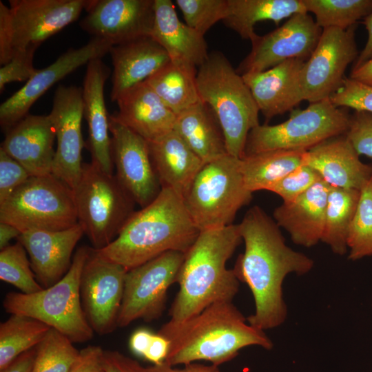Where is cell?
Here are the masks:
<instances>
[{
    "mask_svg": "<svg viewBox=\"0 0 372 372\" xmlns=\"http://www.w3.org/2000/svg\"><path fill=\"white\" fill-rule=\"evenodd\" d=\"M238 226L245 250L233 269L254 299L255 312L247 318V322L265 331L281 325L287 318L282 296L285 277L308 273L314 262L288 247L277 223L258 206L249 209Z\"/></svg>",
    "mask_w": 372,
    "mask_h": 372,
    "instance_id": "obj_1",
    "label": "cell"
},
{
    "mask_svg": "<svg viewBox=\"0 0 372 372\" xmlns=\"http://www.w3.org/2000/svg\"><path fill=\"white\" fill-rule=\"evenodd\" d=\"M158 334L169 342L165 362L175 366L203 360L219 366L249 346L273 348L264 331L250 325L232 301L214 303L181 322L168 321Z\"/></svg>",
    "mask_w": 372,
    "mask_h": 372,
    "instance_id": "obj_2",
    "label": "cell"
},
{
    "mask_svg": "<svg viewBox=\"0 0 372 372\" xmlns=\"http://www.w3.org/2000/svg\"><path fill=\"white\" fill-rule=\"evenodd\" d=\"M200 232L183 196L162 188L152 203L132 214L110 245L95 250L128 271L169 251L185 254Z\"/></svg>",
    "mask_w": 372,
    "mask_h": 372,
    "instance_id": "obj_3",
    "label": "cell"
},
{
    "mask_svg": "<svg viewBox=\"0 0 372 372\" xmlns=\"http://www.w3.org/2000/svg\"><path fill=\"white\" fill-rule=\"evenodd\" d=\"M242 240L238 224L199 233L185 254L169 321L181 322L214 303L232 301L239 280L226 263Z\"/></svg>",
    "mask_w": 372,
    "mask_h": 372,
    "instance_id": "obj_4",
    "label": "cell"
},
{
    "mask_svg": "<svg viewBox=\"0 0 372 372\" xmlns=\"http://www.w3.org/2000/svg\"><path fill=\"white\" fill-rule=\"evenodd\" d=\"M196 85L201 101L220 123L227 153L242 158L249 132L260 125L259 109L242 76L222 52L215 51L197 70Z\"/></svg>",
    "mask_w": 372,
    "mask_h": 372,
    "instance_id": "obj_5",
    "label": "cell"
},
{
    "mask_svg": "<svg viewBox=\"0 0 372 372\" xmlns=\"http://www.w3.org/2000/svg\"><path fill=\"white\" fill-rule=\"evenodd\" d=\"M90 247L76 249L66 274L52 286L30 294L8 292L3 301L6 311L37 319L66 336L73 343L91 340L94 331L84 313L80 281Z\"/></svg>",
    "mask_w": 372,
    "mask_h": 372,
    "instance_id": "obj_6",
    "label": "cell"
},
{
    "mask_svg": "<svg viewBox=\"0 0 372 372\" xmlns=\"http://www.w3.org/2000/svg\"><path fill=\"white\" fill-rule=\"evenodd\" d=\"M183 198L200 231L232 225L237 212L252 198L240 158L227 154L204 163Z\"/></svg>",
    "mask_w": 372,
    "mask_h": 372,
    "instance_id": "obj_7",
    "label": "cell"
},
{
    "mask_svg": "<svg viewBox=\"0 0 372 372\" xmlns=\"http://www.w3.org/2000/svg\"><path fill=\"white\" fill-rule=\"evenodd\" d=\"M73 192L78 223L94 249L110 245L135 211V202L116 176L103 172L92 163H83Z\"/></svg>",
    "mask_w": 372,
    "mask_h": 372,
    "instance_id": "obj_8",
    "label": "cell"
},
{
    "mask_svg": "<svg viewBox=\"0 0 372 372\" xmlns=\"http://www.w3.org/2000/svg\"><path fill=\"white\" fill-rule=\"evenodd\" d=\"M88 0L0 1V63L30 48H38L46 39L73 23Z\"/></svg>",
    "mask_w": 372,
    "mask_h": 372,
    "instance_id": "obj_9",
    "label": "cell"
},
{
    "mask_svg": "<svg viewBox=\"0 0 372 372\" xmlns=\"http://www.w3.org/2000/svg\"><path fill=\"white\" fill-rule=\"evenodd\" d=\"M0 223L21 233L70 228L78 223L73 189L52 174L30 176L0 203Z\"/></svg>",
    "mask_w": 372,
    "mask_h": 372,
    "instance_id": "obj_10",
    "label": "cell"
},
{
    "mask_svg": "<svg viewBox=\"0 0 372 372\" xmlns=\"http://www.w3.org/2000/svg\"><path fill=\"white\" fill-rule=\"evenodd\" d=\"M350 116L346 108L335 106L329 99L309 103L304 110L293 111L285 122L253 128L246 140L244 156L273 150L307 151L345 134Z\"/></svg>",
    "mask_w": 372,
    "mask_h": 372,
    "instance_id": "obj_11",
    "label": "cell"
},
{
    "mask_svg": "<svg viewBox=\"0 0 372 372\" xmlns=\"http://www.w3.org/2000/svg\"><path fill=\"white\" fill-rule=\"evenodd\" d=\"M185 253L169 251L127 271L118 327L137 320L158 319L165 308L167 293L177 282Z\"/></svg>",
    "mask_w": 372,
    "mask_h": 372,
    "instance_id": "obj_12",
    "label": "cell"
},
{
    "mask_svg": "<svg viewBox=\"0 0 372 372\" xmlns=\"http://www.w3.org/2000/svg\"><path fill=\"white\" fill-rule=\"evenodd\" d=\"M355 25L346 29H322L319 41L300 74L304 101L329 99L340 87L348 65L358 56Z\"/></svg>",
    "mask_w": 372,
    "mask_h": 372,
    "instance_id": "obj_13",
    "label": "cell"
},
{
    "mask_svg": "<svg viewBox=\"0 0 372 372\" xmlns=\"http://www.w3.org/2000/svg\"><path fill=\"white\" fill-rule=\"evenodd\" d=\"M127 271L90 247L81 273L80 294L86 319L99 335L110 333L118 327Z\"/></svg>",
    "mask_w": 372,
    "mask_h": 372,
    "instance_id": "obj_14",
    "label": "cell"
},
{
    "mask_svg": "<svg viewBox=\"0 0 372 372\" xmlns=\"http://www.w3.org/2000/svg\"><path fill=\"white\" fill-rule=\"evenodd\" d=\"M322 29L308 12L296 13L277 29L251 41V50L236 70L243 75L269 70L291 59L307 61L315 50Z\"/></svg>",
    "mask_w": 372,
    "mask_h": 372,
    "instance_id": "obj_15",
    "label": "cell"
},
{
    "mask_svg": "<svg viewBox=\"0 0 372 372\" xmlns=\"http://www.w3.org/2000/svg\"><path fill=\"white\" fill-rule=\"evenodd\" d=\"M112 158L116 177L141 208L152 203L162 187L152 163L148 142L109 116Z\"/></svg>",
    "mask_w": 372,
    "mask_h": 372,
    "instance_id": "obj_16",
    "label": "cell"
},
{
    "mask_svg": "<svg viewBox=\"0 0 372 372\" xmlns=\"http://www.w3.org/2000/svg\"><path fill=\"white\" fill-rule=\"evenodd\" d=\"M83 113L82 87L60 85L54 92L52 110L48 114L57 141L52 174L72 189L82 172Z\"/></svg>",
    "mask_w": 372,
    "mask_h": 372,
    "instance_id": "obj_17",
    "label": "cell"
},
{
    "mask_svg": "<svg viewBox=\"0 0 372 372\" xmlns=\"http://www.w3.org/2000/svg\"><path fill=\"white\" fill-rule=\"evenodd\" d=\"M154 0H88L87 15L79 23L92 38L112 46L151 36Z\"/></svg>",
    "mask_w": 372,
    "mask_h": 372,
    "instance_id": "obj_18",
    "label": "cell"
},
{
    "mask_svg": "<svg viewBox=\"0 0 372 372\" xmlns=\"http://www.w3.org/2000/svg\"><path fill=\"white\" fill-rule=\"evenodd\" d=\"M112 45L107 41L92 38L79 48H70L54 62L37 72L0 106V124L10 129L25 116L32 105L52 86L90 61L110 53Z\"/></svg>",
    "mask_w": 372,
    "mask_h": 372,
    "instance_id": "obj_19",
    "label": "cell"
},
{
    "mask_svg": "<svg viewBox=\"0 0 372 372\" xmlns=\"http://www.w3.org/2000/svg\"><path fill=\"white\" fill-rule=\"evenodd\" d=\"M84 234L80 224L60 231L33 230L17 238L25 247L39 283L45 289L59 281L72 265L74 249Z\"/></svg>",
    "mask_w": 372,
    "mask_h": 372,
    "instance_id": "obj_20",
    "label": "cell"
},
{
    "mask_svg": "<svg viewBox=\"0 0 372 372\" xmlns=\"http://www.w3.org/2000/svg\"><path fill=\"white\" fill-rule=\"evenodd\" d=\"M56 132L49 115L28 114L8 130L1 148L31 176L52 174Z\"/></svg>",
    "mask_w": 372,
    "mask_h": 372,
    "instance_id": "obj_21",
    "label": "cell"
},
{
    "mask_svg": "<svg viewBox=\"0 0 372 372\" xmlns=\"http://www.w3.org/2000/svg\"><path fill=\"white\" fill-rule=\"evenodd\" d=\"M110 70L101 59L90 61L83 81V100L84 116L88 126L87 148L91 163L103 172L113 174L112 140L110 136L109 116L105 97V83Z\"/></svg>",
    "mask_w": 372,
    "mask_h": 372,
    "instance_id": "obj_22",
    "label": "cell"
},
{
    "mask_svg": "<svg viewBox=\"0 0 372 372\" xmlns=\"http://www.w3.org/2000/svg\"><path fill=\"white\" fill-rule=\"evenodd\" d=\"M305 61L288 59L265 71L241 75L267 121L304 101L300 74Z\"/></svg>",
    "mask_w": 372,
    "mask_h": 372,
    "instance_id": "obj_23",
    "label": "cell"
},
{
    "mask_svg": "<svg viewBox=\"0 0 372 372\" xmlns=\"http://www.w3.org/2000/svg\"><path fill=\"white\" fill-rule=\"evenodd\" d=\"M303 164L331 186L361 190L372 178V165L364 163L345 134L330 138L306 151Z\"/></svg>",
    "mask_w": 372,
    "mask_h": 372,
    "instance_id": "obj_24",
    "label": "cell"
},
{
    "mask_svg": "<svg viewBox=\"0 0 372 372\" xmlns=\"http://www.w3.org/2000/svg\"><path fill=\"white\" fill-rule=\"evenodd\" d=\"M110 54L113 66L110 94L113 102L132 87L145 81L171 60L151 36L114 45Z\"/></svg>",
    "mask_w": 372,
    "mask_h": 372,
    "instance_id": "obj_25",
    "label": "cell"
},
{
    "mask_svg": "<svg viewBox=\"0 0 372 372\" xmlns=\"http://www.w3.org/2000/svg\"><path fill=\"white\" fill-rule=\"evenodd\" d=\"M330 189L331 185L321 180L293 201L282 203L274 209L275 222L295 244L311 247L321 241Z\"/></svg>",
    "mask_w": 372,
    "mask_h": 372,
    "instance_id": "obj_26",
    "label": "cell"
},
{
    "mask_svg": "<svg viewBox=\"0 0 372 372\" xmlns=\"http://www.w3.org/2000/svg\"><path fill=\"white\" fill-rule=\"evenodd\" d=\"M113 116L147 142L174 130L176 115L144 81L123 94L116 101Z\"/></svg>",
    "mask_w": 372,
    "mask_h": 372,
    "instance_id": "obj_27",
    "label": "cell"
},
{
    "mask_svg": "<svg viewBox=\"0 0 372 372\" xmlns=\"http://www.w3.org/2000/svg\"><path fill=\"white\" fill-rule=\"evenodd\" d=\"M154 23L151 37L172 61L200 67L207 59L204 35L183 23L171 0H154Z\"/></svg>",
    "mask_w": 372,
    "mask_h": 372,
    "instance_id": "obj_28",
    "label": "cell"
},
{
    "mask_svg": "<svg viewBox=\"0 0 372 372\" xmlns=\"http://www.w3.org/2000/svg\"><path fill=\"white\" fill-rule=\"evenodd\" d=\"M148 145L162 188L173 189L183 196L204 163L174 130Z\"/></svg>",
    "mask_w": 372,
    "mask_h": 372,
    "instance_id": "obj_29",
    "label": "cell"
},
{
    "mask_svg": "<svg viewBox=\"0 0 372 372\" xmlns=\"http://www.w3.org/2000/svg\"><path fill=\"white\" fill-rule=\"evenodd\" d=\"M174 130L204 163L228 154L220 123L203 101L176 115Z\"/></svg>",
    "mask_w": 372,
    "mask_h": 372,
    "instance_id": "obj_30",
    "label": "cell"
},
{
    "mask_svg": "<svg viewBox=\"0 0 372 372\" xmlns=\"http://www.w3.org/2000/svg\"><path fill=\"white\" fill-rule=\"evenodd\" d=\"M307 12L302 0H227L225 25L245 39L256 36L254 25L262 21L280 22L296 13Z\"/></svg>",
    "mask_w": 372,
    "mask_h": 372,
    "instance_id": "obj_31",
    "label": "cell"
},
{
    "mask_svg": "<svg viewBox=\"0 0 372 372\" xmlns=\"http://www.w3.org/2000/svg\"><path fill=\"white\" fill-rule=\"evenodd\" d=\"M196 67L170 60L145 82L176 115L201 101Z\"/></svg>",
    "mask_w": 372,
    "mask_h": 372,
    "instance_id": "obj_32",
    "label": "cell"
},
{
    "mask_svg": "<svg viewBox=\"0 0 372 372\" xmlns=\"http://www.w3.org/2000/svg\"><path fill=\"white\" fill-rule=\"evenodd\" d=\"M302 150H273L240 158V170L251 193L269 188L303 164Z\"/></svg>",
    "mask_w": 372,
    "mask_h": 372,
    "instance_id": "obj_33",
    "label": "cell"
},
{
    "mask_svg": "<svg viewBox=\"0 0 372 372\" xmlns=\"http://www.w3.org/2000/svg\"><path fill=\"white\" fill-rule=\"evenodd\" d=\"M360 190L331 186L321 241L333 253L344 255L347 251V236L355 214Z\"/></svg>",
    "mask_w": 372,
    "mask_h": 372,
    "instance_id": "obj_34",
    "label": "cell"
},
{
    "mask_svg": "<svg viewBox=\"0 0 372 372\" xmlns=\"http://www.w3.org/2000/svg\"><path fill=\"white\" fill-rule=\"evenodd\" d=\"M50 329L34 318L11 314L0 324V369L18 355L37 347Z\"/></svg>",
    "mask_w": 372,
    "mask_h": 372,
    "instance_id": "obj_35",
    "label": "cell"
},
{
    "mask_svg": "<svg viewBox=\"0 0 372 372\" xmlns=\"http://www.w3.org/2000/svg\"><path fill=\"white\" fill-rule=\"evenodd\" d=\"M306 11L315 15L322 29L346 30L372 12V0H302Z\"/></svg>",
    "mask_w": 372,
    "mask_h": 372,
    "instance_id": "obj_36",
    "label": "cell"
},
{
    "mask_svg": "<svg viewBox=\"0 0 372 372\" xmlns=\"http://www.w3.org/2000/svg\"><path fill=\"white\" fill-rule=\"evenodd\" d=\"M73 344L51 328L37 347L32 372H70L79 353Z\"/></svg>",
    "mask_w": 372,
    "mask_h": 372,
    "instance_id": "obj_37",
    "label": "cell"
},
{
    "mask_svg": "<svg viewBox=\"0 0 372 372\" xmlns=\"http://www.w3.org/2000/svg\"><path fill=\"white\" fill-rule=\"evenodd\" d=\"M347 247L351 260L372 256V178L360 190L348 232Z\"/></svg>",
    "mask_w": 372,
    "mask_h": 372,
    "instance_id": "obj_38",
    "label": "cell"
},
{
    "mask_svg": "<svg viewBox=\"0 0 372 372\" xmlns=\"http://www.w3.org/2000/svg\"><path fill=\"white\" fill-rule=\"evenodd\" d=\"M0 279L26 294L42 290L23 245L17 240L0 251Z\"/></svg>",
    "mask_w": 372,
    "mask_h": 372,
    "instance_id": "obj_39",
    "label": "cell"
},
{
    "mask_svg": "<svg viewBox=\"0 0 372 372\" xmlns=\"http://www.w3.org/2000/svg\"><path fill=\"white\" fill-rule=\"evenodd\" d=\"M185 23L203 35L227 13V0H176Z\"/></svg>",
    "mask_w": 372,
    "mask_h": 372,
    "instance_id": "obj_40",
    "label": "cell"
},
{
    "mask_svg": "<svg viewBox=\"0 0 372 372\" xmlns=\"http://www.w3.org/2000/svg\"><path fill=\"white\" fill-rule=\"evenodd\" d=\"M323 180L313 168L302 164L272 185L267 191L280 196L283 203H289Z\"/></svg>",
    "mask_w": 372,
    "mask_h": 372,
    "instance_id": "obj_41",
    "label": "cell"
},
{
    "mask_svg": "<svg viewBox=\"0 0 372 372\" xmlns=\"http://www.w3.org/2000/svg\"><path fill=\"white\" fill-rule=\"evenodd\" d=\"M336 107L372 113V86L344 77L340 87L329 97Z\"/></svg>",
    "mask_w": 372,
    "mask_h": 372,
    "instance_id": "obj_42",
    "label": "cell"
},
{
    "mask_svg": "<svg viewBox=\"0 0 372 372\" xmlns=\"http://www.w3.org/2000/svg\"><path fill=\"white\" fill-rule=\"evenodd\" d=\"M345 136L359 156L372 158V113L355 112Z\"/></svg>",
    "mask_w": 372,
    "mask_h": 372,
    "instance_id": "obj_43",
    "label": "cell"
},
{
    "mask_svg": "<svg viewBox=\"0 0 372 372\" xmlns=\"http://www.w3.org/2000/svg\"><path fill=\"white\" fill-rule=\"evenodd\" d=\"M37 48H30L16 54L0 68V92L6 84L15 81H28L38 71L33 66V58Z\"/></svg>",
    "mask_w": 372,
    "mask_h": 372,
    "instance_id": "obj_44",
    "label": "cell"
},
{
    "mask_svg": "<svg viewBox=\"0 0 372 372\" xmlns=\"http://www.w3.org/2000/svg\"><path fill=\"white\" fill-rule=\"evenodd\" d=\"M30 176L23 165L0 148V203Z\"/></svg>",
    "mask_w": 372,
    "mask_h": 372,
    "instance_id": "obj_45",
    "label": "cell"
},
{
    "mask_svg": "<svg viewBox=\"0 0 372 372\" xmlns=\"http://www.w3.org/2000/svg\"><path fill=\"white\" fill-rule=\"evenodd\" d=\"M104 351L97 345H89L82 349L70 372H105Z\"/></svg>",
    "mask_w": 372,
    "mask_h": 372,
    "instance_id": "obj_46",
    "label": "cell"
},
{
    "mask_svg": "<svg viewBox=\"0 0 372 372\" xmlns=\"http://www.w3.org/2000/svg\"><path fill=\"white\" fill-rule=\"evenodd\" d=\"M105 372H142L143 366L117 351H104Z\"/></svg>",
    "mask_w": 372,
    "mask_h": 372,
    "instance_id": "obj_47",
    "label": "cell"
},
{
    "mask_svg": "<svg viewBox=\"0 0 372 372\" xmlns=\"http://www.w3.org/2000/svg\"><path fill=\"white\" fill-rule=\"evenodd\" d=\"M142 372H222L219 366L214 364H203L200 363L192 362L185 364L183 368H175L174 366L163 362L160 364H153L148 367L142 368Z\"/></svg>",
    "mask_w": 372,
    "mask_h": 372,
    "instance_id": "obj_48",
    "label": "cell"
},
{
    "mask_svg": "<svg viewBox=\"0 0 372 372\" xmlns=\"http://www.w3.org/2000/svg\"><path fill=\"white\" fill-rule=\"evenodd\" d=\"M169 342L162 335L154 333L144 359L153 364H160L165 361Z\"/></svg>",
    "mask_w": 372,
    "mask_h": 372,
    "instance_id": "obj_49",
    "label": "cell"
},
{
    "mask_svg": "<svg viewBox=\"0 0 372 372\" xmlns=\"http://www.w3.org/2000/svg\"><path fill=\"white\" fill-rule=\"evenodd\" d=\"M36 353L37 347L18 355L0 372H32Z\"/></svg>",
    "mask_w": 372,
    "mask_h": 372,
    "instance_id": "obj_50",
    "label": "cell"
},
{
    "mask_svg": "<svg viewBox=\"0 0 372 372\" xmlns=\"http://www.w3.org/2000/svg\"><path fill=\"white\" fill-rule=\"evenodd\" d=\"M154 333L147 329H139L130 336L129 347L130 350L136 355L144 358L149 346Z\"/></svg>",
    "mask_w": 372,
    "mask_h": 372,
    "instance_id": "obj_51",
    "label": "cell"
},
{
    "mask_svg": "<svg viewBox=\"0 0 372 372\" xmlns=\"http://www.w3.org/2000/svg\"><path fill=\"white\" fill-rule=\"evenodd\" d=\"M363 24L368 33L367 41L352 69L358 68L372 59V12L364 18Z\"/></svg>",
    "mask_w": 372,
    "mask_h": 372,
    "instance_id": "obj_52",
    "label": "cell"
},
{
    "mask_svg": "<svg viewBox=\"0 0 372 372\" xmlns=\"http://www.w3.org/2000/svg\"><path fill=\"white\" fill-rule=\"evenodd\" d=\"M349 78L372 86V59L358 68L352 69Z\"/></svg>",
    "mask_w": 372,
    "mask_h": 372,
    "instance_id": "obj_53",
    "label": "cell"
},
{
    "mask_svg": "<svg viewBox=\"0 0 372 372\" xmlns=\"http://www.w3.org/2000/svg\"><path fill=\"white\" fill-rule=\"evenodd\" d=\"M21 234V232L15 227L6 223H0V249L10 245V241L14 238H17Z\"/></svg>",
    "mask_w": 372,
    "mask_h": 372,
    "instance_id": "obj_54",
    "label": "cell"
}]
</instances>
